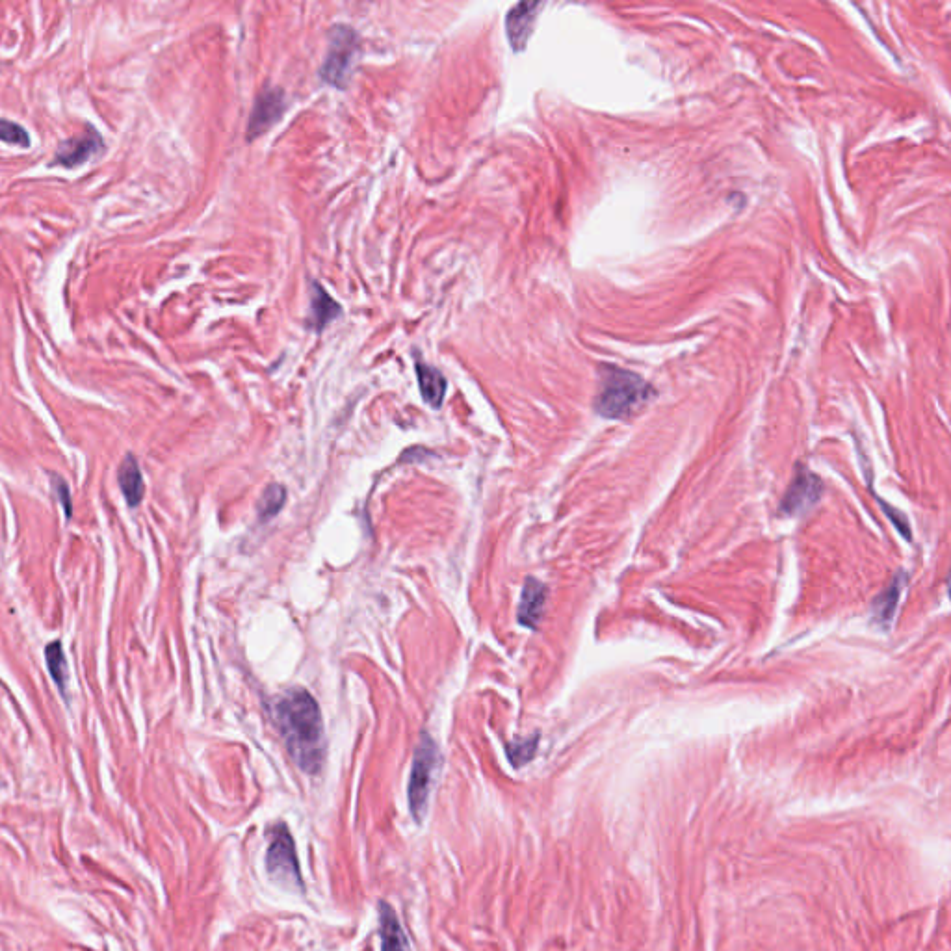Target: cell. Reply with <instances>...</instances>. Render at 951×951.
<instances>
[{"label": "cell", "instance_id": "17", "mask_svg": "<svg viewBox=\"0 0 951 951\" xmlns=\"http://www.w3.org/2000/svg\"><path fill=\"white\" fill-rule=\"evenodd\" d=\"M285 500H287V491H285L283 485H279V483L268 485L262 493L261 502H259V519L262 522L274 519L275 515L285 506Z\"/></svg>", "mask_w": 951, "mask_h": 951}, {"label": "cell", "instance_id": "6", "mask_svg": "<svg viewBox=\"0 0 951 951\" xmlns=\"http://www.w3.org/2000/svg\"><path fill=\"white\" fill-rule=\"evenodd\" d=\"M821 493H823V483L820 478L805 467H799L794 482L782 498V513L790 517L807 513L808 509L818 504Z\"/></svg>", "mask_w": 951, "mask_h": 951}, {"label": "cell", "instance_id": "8", "mask_svg": "<svg viewBox=\"0 0 951 951\" xmlns=\"http://www.w3.org/2000/svg\"><path fill=\"white\" fill-rule=\"evenodd\" d=\"M285 110H287V99L281 90H264L259 93L251 112V119H249V138L253 140L268 131L285 114Z\"/></svg>", "mask_w": 951, "mask_h": 951}, {"label": "cell", "instance_id": "20", "mask_svg": "<svg viewBox=\"0 0 951 951\" xmlns=\"http://www.w3.org/2000/svg\"><path fill=\"white\" fill-rule=\"evenodd\" d=\"M54 489H56V493H58V496H60V502H62V506H64L67 519H71L73 506H71V495H69V487H67V483L64 482L62 478H54Z\"/></svg>", "mask_w": 951, "mask_h": 951}, {"label": "cell", "instance_id": "11", "mask_svg": "<svg viewBox=\"0 0 951 951\" xmlns=\"http://www.w3.org/2000/svg\"><path fill=\"white\" fill-rule=\"evenodd\" d=\"M379 938L381 951H411L398 914L387 901H379Z\"/></svg>", "mask_w": 951, "mask_h": 951}, {"label": "cell", "instance_id": "19", "mask_svg": "<svg viewBox=\"0 0 951 951\" xmlns=\"http://www.w3.org/2000/svg\"><path fill=\"white\" fill-rule=\"evenodd\" d=\"M0 140L4 144L17 145L23 149L30 147V134L27 129L10 119H0Z\"/></svg>", "mask_w": 951, "mask_h": 951}, {"label": "cell", "instance_id": "9", "mask_svg": "<svg viewBox=\"0 0 951 951\" xmlns=\"http://www.w3.org/2000/svg\"><path fill=\"white\" fill-rule=\"evenodd\" d=\"M543 8L539 2H521L513 6L506 17V34L513 51H522L534 32L537 12Z\"/></svg>", "mask_w": 951, "mask_h": 951}, {"label": "cell", "instance_id": "3", "mask_svg": "<svg viewBox=\"0 0 951 951\" xmlns=\"http://www.w3.org/2000/svg\"><path fill=\"white\" fill-rule=\"evenodd\" d=\"M437 766H439V749H437L435 742L431 740L430 734H422L415 756H413L409 788H407L409 810H411L413 818L418 823L422 821L424 814H426L433 773H435Z\"/></svg>", "mask_w": 951, "mask_h": 951}, {"label": "cell", "instance_id": "14", "mask_svg": "<svg viewBox=\"0 0 951 951\" xmlns=\"http://www.w3.org/2000/svg\"><path fill=\"white\" fill-rule=\"evenodd\" d=\"M311 324H313L318 331H322L324 327L333 322L335 318L340 316V307L337 301L331 300V296L327 294L324 288L320 285H313V300H311Z\"/></svg>", "mask_w": 951, "mask_h": 951}, {"label": "cell", "instance_id": "2", "mask_svg": "<svg viewBox=\"0 0 951 951\" xmlns=\"http://www.w3.org/2000/svg\"><path fill=\"white\" fill-rule=\"evenodd\" d=\"M654 396L656 391L641 376L610 366L604 372L599 396L595 398V411L600 417L626 420L634 417Z\"/></svg>", "mask_w": 951, "mask_h": 951}, {"label": "cell", "instance_id": "18", "mask_svg": "<svg viewBox=\"0 0 951 951\" xmlns=\"http://www.w3.org/2000/svg\"><path fill=\"white\" fill-rule=\"evenodd\" d=\"M537 743H539L537 734H534L532 738H524V740H515V742L508 743L506 745V755H508L511 766L522 768L524 764H528L535 756Z\"/></svg>", "mask_w": 951, "mask_h": 951}, {"label": "cell", "instance_id": "13", "mask_svg": "<svg viewBox=\"0 0 951 951\" xmlns=\"http://www.w3.org/2000/svg\"><path fill=\"white\" fill-rule=\"evenodd\" d=\"M417 378L424 402L431 405L433 409H439L443 405L444 394H446V379L443 374L437 368L418 361Z\"/></svg>", "mask_w": 951, "mask_h": 951}, {"label": "cell", "instance_id": "4", "mask_svg": "<svg viewBox=\"0 0 951 951\" xmlns=\"http://www.w3.org/2000/svg\"><path fill=\"white\" fill-rule=\"evenodd\" d=\"M266 870L279 885L303 890L300 859L296 842L287 823H277L270 833V846L266 851Z\"/></svg>", "mask_w": 951, "mask_h": 951}, {"label": "cell", "instance_id": "7", "mask_svg": "<svg viewBox=\"0 0 951 951\" xmlns=\"http://www.w3.org/2000/svg\"><path fill=\"white\" fill-rule=\"evenodd\" d=\"M103 149H105V140L95 129H90L82 136H75L64 144H60L53 158V166H62L69 170L77 168L86 164L88 160H92L95 155H99Z\"/></svg>", "mask_w": 951, "mask_h": 951}, {"label": "cell", "instance_id": "1", "mask_svg": "<svg viewBox=\"0 0 951 951\" xmlns=\"http://www.w3.org/2000/svg\"><path fill=\"white\" fill-rule=\"evenodd\" d=\"M275 727L283 736L288 755L301 771L316 775L326 755L320 706L309 691L294 688L275 699Z\"/></svg>", "mask_w": 951, "mask_h": 951}, {"label": "cell", "instance_id": "12", "mask_svg": "<svg viewBox=\"0 0 951 951\" xmlns=\"http://www.w3.org/2000/svg\"><path fill=\"white\" fill-rule=\"evenodd\" d=\"M118 482L119 489H121V493L125 496L127 504H129L131 508H136V506L142 502V498H144L145 483L140 465H138L136 457L131 456V454L125 457L123 463L119 465Z\"/></svg>", "mask_w": 951, "mask_h": 951}, {"label": "cell", "instance_id": "10", "mask_svg": "<svg viewBox=\"0 0 951 951\" xmlns=\"http://www.w3.org/2000/svg\"><path fill=\"white\" fill-rule=\"evenodd\" d=\"M547 586L541 584L535 578H528L522 587L521 604L517 610V619L522 626L535 630L543 612H545V602H547Z\"/></svg>", "mask_w": 951, "mask_h": 951}, {"label": "cell", "instance_id": "16", "mask_svg": "<svg viewBox=\"0 0 951 951\" xmlns=\"http://www.w3.org/2000/svg\"><path fill=\"white\" fill-rule=\"evenodd\" d=\"M903 582H905V576L898 574L896 580L890 584V587L886 589L885 593L879 595V597L875 599V602H873V617H875L879 623H890L892 615H894L896 608H898L899 595H901Z\"/></svg>", "mask_w": 951, "mask_h": 951}, {"label": "cell", "instance_id": "5", "mask_svg": "<svg viewBox=\"0 0 951 951\" xmlns=\"http://www.w3.org/2000/svg\"><path fill=\"white\" fill-rule=\"evenodd\" d=\"M359 53V38L350 27H335L329 38L326 62L320 69V77L327 84L346 88L352 77L353 64Z\"/></svg>", "mask_w": 951, "mask_h": 951}, {"label": "cell", "instance_id": "15", "mask_svg": "<svg viewBox=\"0 0 951 951\" xmlns=\"http://www.w3.org/2000/svg\"><path fill=\"white\" fill-rule=\"evenodd\" d=\"M45 660H47V667H49V673L53 677L54 684L60 688L62 695H66L67 684H69V667H67L66 654H64L60 641H53V643L47 645Z\"/></svg>", "mask_w": 951, "mask_h": 951}]
</instances>
